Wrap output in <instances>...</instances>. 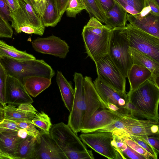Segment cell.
Masks as SVG:
<instances>
[{"instance_id": "obj_1", "label": "cell", "mask_w": 159, "mask_h": 159, "mask_svg": "<svg viewBox=\"0 0 159 159\" xmlns=\"http://www.w3.org/2000/svg\"><path fill=\"white\" fill-rule=\"evenodd\" d=\"M73 76L75 97L67 125L77 134L97 111L108 108L99 95L90 77L84 78L77 72Z\"/></svg>"}, {"instance_id": "obj_2", "label": "cell", "mask_w": 159, "mask_h": 159, "mask_svg": "<svg viewBox=\"0 0 159 159\" xmlns=\"http://www.w3.org/2000/svg\"><path fill=\"white\" fill-rule=\"evenodd\" d=\"M49 134L55 143L62 159H94L92 150L67 124L63 122L54 125Z\"/></svg>"}, {"instance_id": "obj_3", "label": "cell", "mask_w": 159, "mask_h": 159, "mask_svg": "<svg viewBox=\"0 0 159 159\" xmlns=\"http://www.w3.org/2000/svg\"><path fill=\"white\" fill-rule=\"evenodd\" d=\"M112 29L93 17L84 26L82 35L86 52L95 63L108 54Z\"/></svg>"}, {"instance_id": "obj_4", "label": "cell", "mask_w": 159, "mask_h": 159, "mask_svg": "<svg viewBox=\"0 0 159 159\" xmlns=\"http://www.w3.org/2000/svg\"><path fill=\"white\" fill-rule=\"evenodd\" d=\"M7 75L13 77L22 83L23 79L30 76H39L51 79L55 72L42 60L18 61L7 58H0Z\"/></svg>"}, {"instance_id": "obj_5", "label": "cell", "mask_w": 159, "mask_h": 159, "mask_svg": "<svg viewBox=\"0 0 159 159\" xmlns=\"http://www.w3.org/2000/svg\"><path fill=\"white\" fill-rule=\"evenodd\" d=\"M126 26L113 28L108 48V55L126 78L133 65Z\"/></svg>"}, {"instance_id": "obj_6", "label": "cell", "mask_w": 159, "mask_h": 159, "mask_svg": "<svg viewBox=\"0 0 159 159\" xmlns=\"http://www.w3.org/2000/svg\"><path fill=\"white\" fill-rule=\"evenodd\" d=\"M127 95L129 102L159 118V86L154 81L148 80Z\"/></svg>"}, {"instance_id": "obj_7", "label": "cell", "mask_w": 159, "mask_h": 159, "mask_svg": "<svg viewBox=\"0 0 159 159\" xmlns=\"http://www.w3.org/2000/svg\"><path fill=\"white\" fill-rule=\"evenodd\" d=\"M129 47L135 48L159 62V38L130 23L126 25Z\"/></svg>"}, {"instance_id": "obj_8", "label": "cell", "mask_w": 159, "mask_h": 159, "mask_svg": "<svg viewBox=\"0 0 159 159\" xmlns=\"http://www.w3.org/2000/svg\"><path fill=\"white\" fill-rule=\"evenodd\" d=\"M113 134L109 132L82 133L80 135L81 141L99 154L109 159H122L112 146Z\"/></svg>"}, {"instance_id": "obj_9", "label": "cell", "mask_w": 159, "mask_h": 159, "mask_svg": "<svg viewBox=\"0 0 159 159\" xmlns=\"http://www.w3.org/2000/svg\"><path fill=\"white\" fill-rule=\"evenodd\" d=\"M98 76L106 84L126 93V77L111 60L108 54L95 62Z\"/></svg>"}, {"instance_id": "obj_10", "label": "cell", "mask_w": 159, "mask_h": 159, "mask_svg": "<svg viewBox=\"0 0 159 159\" xmlns=\"http://www.w3.org/2000/svg\"><path fill=\"white\" fill-rule=\"evenodd\" d=\"M93 83L99 95L105 103L107 105L111 103L116 105L125 115H130L126 108L129 102L127 94L108 85L98 76Z\"/></svg>"}, {"instance_id": "obj_11", "label": "cell", "mask_w": 159, "mask_h": 159, "mask_svg": "<svg viewBox=\"0 0 159 159\" xmlns=\"http://www.w3.org/2000/svg\"><path fill=\"white\" fill-rule=\"evenodd\" d=\"M32 47L37 52L65 58L69 52L67 43L60 38L53 35L47 38H38L32 42Z\"/></svg>"}, {"instance_id": "obj_12", "label": "cell", "mask_w": 159, "mask_h": 159, "mask_svg": "<svg viewBox=\"0 0 159 159\" xmlns=\"http://www.w3.org/2000/svg\"><path fill=\"white\" fill-rule=\"evenodd\" d=\"M128 115L108 109H101L97 111L81 129L82 133L93 132L101 128L120 120Z\"/></svg>"}, {"instance_id": "obj_13", "label": "cell", "mask_w": 159, "mask_h": 159, "mask_svg": "<svg viewBox=\"0 0 159 159\" xmlns=\"http://www.w3.org/2000/svg\"><path fill=\"white\" fill-rule=\"evenodd\" d=\"M6 104L18 106L24 103H32L33 100L23 84L16 78L8 75L6 85Z\"/></svg>"}, {"instance_id": "obj_14", "label": "cell", "mask_w": 159, "mask_h": 159, "mask_svg": "<svg viewBox=\"0 0 159 159\" xmlns=\"http://www.w3.org/2000/svg\"><path fill=\"white\" fill-rule=\"evenodd\" d=\"M16 107L9 104L2 106L5 119L15 122L31 121L38 112L31 103H22L17 108Z\"/></svg>"}, {"instance_id": "obj_15", "label": "cell", "mask_w": 159, "mask_h": 159, "mask_svg": "<svg viewBox=\"0 0 159 159\" xmlns=\"http://www.w3.org/2000/svg\"><path fill=\"white\" fill-rule=\"evenodd\" d=\"M127 20L137 28L159 38V16L151 12L143 16L128 13Z\"/></svg>"}, {"instance_id": "obj_16", "label": "cell", "mask_w": 159, "mask_h": 159, "mask_svg": "<svg viewBox=\"0 0 159 159\" xmlns=\"http://www.w3.org/2000/svg\"><path fill=\"white\" fill-rule=\"evenodd\" d=\"M123 132L128 136L129 135L138 137L158 135L159 121L136 118L133 122L125 127Z\"/></svg>"}, {"instance_id": "obj_17", "label": "cell", "mask_w": 159, "mask_h": 159, "mask_svg": "<svg viewBox=\"0 0 159 159\" xmlns=\"http://www.w3.org/2000/svg\"><path fill=\"white\" fill-rule=\"evenodd\" d=\"M37 141L35 159H62L60 151L49 134L41 131Z\"/></svg>"}, {"instance_id": "obj_18", "label": "cell", "mask_w": 159, "mask_h": 159, "mask_svg": "<svg viewBox=\"0 0 159 159\" xmlns=\"http://www.w3.org/2000/svg\"><path fill=\"white\" fill-rule=\"evenodd\" d=\"M128 50L133 64L148 69L152 73L151 80L159 85V62L135 48L129 47Z\"/></svg>"}, {"instance_id": "obj_19", "label": "cell", "mask_w": 159, "mask_h": 159, "mask_svg": "<svg viewBox=\"0 0 159 159\" xmlns=\"http://www.w3.org/2000/svg\"><path fill=\"white\" fill-rule=\"evenodd\" d=\"M23 139L19 135L18 131L0 132V148L9 159H16V151Z\"/></svg>"}, {"instance_id": "obj_20", "label": "cell", "mask_w": 159, "mask_h": 159, "mask_svg": "<svg viewBox=\"0 0 159 159\" xmlns=\"http://www.w3.org/2000/svg\"><path fill=\"white\" fill-rule=\"evenodd\" d=\"M22 83L29 94L35 98L50 86L51 79L41 76H30L24 78Z\"/></svg>"}, {"instance_id": "obj_21", "label": "cell", "mask_w": 159, "mask_h": 159, "mask_svg": "<svg viewBox=\"0 0 159 159\" xmlns=\"http://www.w3.org/2000/svg\"><path fill=\"white\" fill-rule=\"evenodd\" d=\"M152 77V73L148 69L133 64L127 76L130 86L129 92L134 90L147 80H151Z\"/></svg>"}, {"instance_id": "obj_22", "label": "cell", "mask_w": 159, "mask_h": 159, "mask_svg": "<svg viewBox=\"0 0 159 159\" xmlns=\"http://www.w3.org/2000/svg\"><path fill=\"white\" fill-rule=\"evenodd\" d=\"M56 81L60 92L62 100L70 113L72 109L75 97V90L71 84L69 82L62 73L57 71Z\"/></svg>"}, {"instance_id": "obj_23", "label": "cell", "mask_w": 159, "mask_h": 159, "mask_svg": "<svg viewBox=\"0 0 159 159\" xmlns=\"http://www.w3.org/2000/svg\"><path fill=\"white\" fill-rule=\"evenodd\" d=\"M108 26L114 28L126 26L127 20V12L120 6L116 3L110 10L106 12Z\"/></svg>"}, {"instance_id": "obj_24", "label": "cell", "mask_w": 159, "mask_h": 159, "mask_svg": "<svg viewBox=\"0 0 159 159\" xmlns=\"http://www.w3.org/2000/svg\"><path fill=\"white\" fill-rule=\"evenodd\" d=\"M36 143V138L29 135L23 139L16 151V159H35Z\"/></svg>"}, {"instance_id": "obj_25", "label": "cell", "mask_w": 159, "mask_h": 159, "mask_svg": "<svg viewBox=\"0 0 159 159\" xmlns=\"http://www.w3.org/2000/svg\"><path fill=\"white\" fill-rule=\"evenodd\" d=\"M4 57L20 61L36 59L33 55L18 50L0 39V58Z\"/></svg>"}, {"instance_id": "obj_26", "label": "cell", "mask_w": 159, "mask_h": 159, "mask_svg": "<svg viewBox=\"0 0 159 159\" xmlns=\"http://www.w3.org/2000/svg\"><path fill=\"white\" fill-rule=\"evenodd\" d=\"M23 9L28 24L45 30V26L39 14L34 8L30 0H18Z\"/></svg>"}, {"instance_id": "obj_27", "label": "cell", "mask_w": 159, "mask_h": 159, "mask_svg": "<svg viewBox=\"0 0 159 159\" xmlns=\"http://www.w3.org/2000/svg\"><path fill=\"white\" fill-rule=\"evenodd\" d=\"M10 9V16L12 19L11 26L17 28L26 22L23 10L18 0H7Z\"/></svg>"}, {"instance_id": "obj_28", "label": "cell", "mask_w": 159, "mask_h": 159, "mask_svg": "<svg viewBox=\"0 0 159 159\" xmlns=\"http://www.w3.org/2000/svg\"><path fill=\"white\" fill-rule=\"evenodd\" d=\"M90 18L94 17L102 23L107 25V16L99 0H82Z\"/></svg>"}, {"instance_id": "obj_29", "label": "cell", "mask_w": 159, "mask_h": 159, "mask_svg": "<svg viewBox=\"0 0 159 159\" xmlns=\"http://www.w3.org/2000/svg\"><path fill=\"white\" fill-rule=\"evenodd\" d=\"M61 18L57 13L54 0H49L41 17L43 25L45 27H54L60 21Z\"/></svg>"}, {"instance_id": "obj_30", "label": "cell", "mask_w": 159, "mask_h": 159, "mask_svg": "<svg viewBox=\"0 0 159 159\" xmlns=\"http://www.w3.org/2000/svg\"><path fill=\"white\" fill-rule=\"evenodd\" d=\"M145 0H113L129 14L139 13L144 7Z\"/></svg>"}, {"instance_id": "obj_31", "label": "cell", "mask_w": 159, "mask_h": 159, "mask_svg": "<svg viewBox=\"0 0 159 159\" xmlns=\"http://www.w3.org/2000/svg\"><path fill=\"white\" fill-rule=\"evenodd\" d=\"M31 122L41 131L49 134L52 124L50 118L44 112H38L32 120Z\"/></svg>"}, {"instance_id": "obj_32", "label": "cell", "mask_w": 159, "mask_h": 159, "mask_svg": "<svg viewBox=\"0 0 159 159\" xmlns=\"http://www.w3.org/2000/svg\"><path fill=\"white\" fill-rule=\"evenodd\" d=\"M130 114L139 119L153 120L159 121V118L149 114L135 106L129 102L126 105Z\"/></svg>"}, {"instance_id": "obj_33", "label": "cell", "mask_w": 159, "mask_h": 159, "mask_svg": "<svg viewBox=\"0 0 159 159\" xmlns=\"http://www.w3.org/2000/svg\"><path fill=\"white\" fill-rule=\"evenodd\" d=\"M87 9L82 0H70L66 11L70 17L75 18L82 11Z\"/></svg>"}, {"instance_id": "obj_34", "label": "cell", "mask_w": 159, "mask_h": 159, "mask_svg": "<svg viewBox=\"0 0 159 159\" xmlns=\"http://www.w3.org/2000/svg\"><path fill=\"white\" fill-rule=\"evenodd\" d=\"M7 75L0 59V104L2 106L6 104L5 89Z\"/></svg>"}, {"instance_id": "obj_35", "label": "cell", "mask_w": 159, "mask_h": 159, "mask_svg": "<svg viewBox=\"0 0 159 159\" xmlns=\"http://www.w3.org/2000/svg\"><path fill=\"white\" fill-rule=\"evenodd\" d=\"M21 128L25 129L28 135L35 138L38 141L40 135V132L36 128V127L31 121L16 122Z\"/></svg>"}, {"instance_id": "obj_36", "label": "cell", "mask_w": 159, "mask_h": 159, "mask_svg": "<svg viewBox=\"0 0 159 159\" xmlns=\"http://www.w3.org/2000/svg\"><path fill=\"white\" fill-rule=\"evenodd\" d=\"M120 138L123 142L133 149L144 156L146 159H152L149 154L145 150L129 137H125Z\"/></svg>"}, {"instance_id": "obj_37", "label": "cell", "mask_w": 159, "mask_h": 159, "mask_svg": "<svg viewBox=\"0 0 159 159\" xmlns=\"http://www.w3.org/2000/svg\"><path fill=\"white\" fill-rule=\"evenodd\" d=\"M13 31L8 22L5 20L0 15V37L11 38Z\"/></svg>"}, {"instance_id": "obj_38", "label": "cell", "mask_w": 159, "mask_h": 159, "mask_svg": "<svg viewBox=\"0 0 159 159\" xmlns=\"http://www.w3.org/2000/svg\"><path fill=\"white\" fill-rule=\"evenodd\" d=\"M15 122L4 119L0 121V132L18 131L22 129Z\"/></svg>"}, {"instance_id": "obj_39", "label": "cell", "mask_w": 159, "mask_h": 159, "mask_svg": "<svg viewBox=\"0 0 159 159\" xmlns=\"http://www.w3.org/2000/svg\"><path fill=\"white\" fill-rule=\"evenodd\" d=\"M128 137L133 139L145 150L149 154L152 159H157V156L158 154L154 148L148 144L141 140L137 136L129 135Z\"/></svg>"}, {"instance_id": "obj_40", "label": "cell", "mask_w": 159, "mask_h": 159, "mask_svg": "<svg viewBox=\"0 0 159 159\" xmlns=\"http://www.w3.org/2000/svg\"><path fill=\"white\" fill-rule=\"evenodd\" d=\"M34 8L42 17L48 6L49 0H30Z\"/></svg>"}, {"instance_id": "obj_41", "label": "cell", "mask_w": 159, "mask_h": 159, "mask_svg": "<svg viewBox=\"0 0 159 159\" xmlns=\"http://www.w3.org/2000/svg\"><path fill=\"white\" fill-rule=\"evenodd\" d=\"M0 15L6 21H12L10 16V9L7 0H0Z\"/></svg>"}, {"instance_id": "obj_42", "label": "cell", "mask_w": 159, "mask_h": 159, "mask_svg": "<svg viewBox=\"0 0 159 159\" xmlns=\"http://www.w3.org/2000/svg\"><path fill=\"white\" fill-rule=\"evenodd\" d=\"M44 31V30L36 28L30 25L26 24L21 26L17 33L19 34L23 32L27 34H34L42 35Z\"/></svg>"}, {"instance_id": "obj_43", "label": "cell", "mask_w": 159, "mask_h": 159, "mask_svg": "<svg viewBox=\"0 0 159 159\" xmlns=\"http://www.w3.org/2000/svg\"><path fill=\"white\" fill-rule=\"evenodd\" d=\"M137 137L141 140L147 143L157 151L158 154L159 153V139L158 135Z\"/></svg>"}, {"instance_id": "obj_44", "label": "cell", "mask_w": 159, "mask_h": 159, "mask_svg": "<svg viewBox=\"0 0 159 159\" xmlns=\"http://www.w3.org/2000/svg\"><path fill=\"white\" fill-rule=\"evenodd\" d=\"M54 1L58 14L61 18L66 11L70 0H54Z\"/></svg>"}, {"instance_id": "obj_45", "label": "cell", "mask_w": 159, "mask_h": 159, "mask_svg": "<svg viewBox=\"0 0 159 159\" xmlns=\"http://www.w3.org/2000/svg\"><path fill=\"white\" fill-rule=\"evenodd\" d=\"M145 4L150 7L151 13L159 16V4L155 0H145Z\"/></svg>"}, {"instance_id": "obj_46", "label": "cell", "mask_w": 159, "mask_h": 159, "mask_svg": "<svg viewBox=\"0 0 159 159\" xmlns=\"http://www.w3.org/2000/svg\"><path fill=\"white\" fill-rule=\"evenodd\" d=\"M99 1L105 13L111 9L115 3L113 0H99Z\"/></svg>"}, {"instance_id": "obj_47", "label": "cell", "mask_w": 159, "mask_h": 159, "mask_svg": "<svg viewBox=\"0 0 159 159\" xmlns=\"http://www.w3.org/2000/svg\"><path fill=\"white\" fill-rule=\"evenodd\" d=\"M4 119L2 106L0 104V121Z\"/></svg>"}, {"instance_id": "obj_48", "label": "cell", "mask_w": 159, "mask_h": 159, "mask_svg": "<svg viewBox=\"0 0 159 159\" xmlns=\"http://www.w3.org/2000/svg\"><path fill=\"white\" fill-rule=\"evenodd\" d=\"M0 159H9L8 157L5 155L0 148Z\"/></svg>"}, {"instance_id": "obj_49", "label": "cell", "mask_w": 159, "mask_h": 159, "mask_svg": "<svg viewBox=\"0 0 159 159\" xmlns=\"http://www.w3.org/2000/svg\"><path fill=\"white\" fill-rule=\"evenodd\" d=\"M155 0L159 4V0Z\"/></svg>"}]
</instances>
